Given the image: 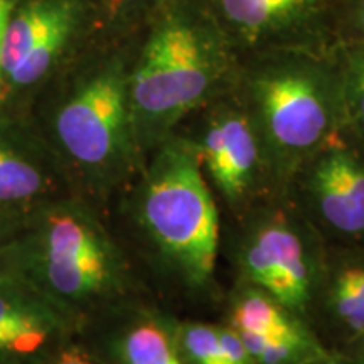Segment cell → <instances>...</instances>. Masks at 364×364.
<instances>
[{
  "label": "cell",
  "instance_id": "6da1fadb",
  "mask_svg": "<svg viewBox=\"0 0 364 364\" xmlns=\"http://www.w3.org/2000/svg\"><path fill=\"white\" fill-rule=\"evenodd\" d=\"M135 196V220L154 257L179 289H216L220 204L193 140L176 132L152 149Z\"/></svg>",
  "mask_w": 364,
  "mask_h": 364
},
{
  "label": "cell",
  "instance_id": "7a4b0ae2",
  "mask_svg": "<svg viewBox=\"0 0 364 364\" xmlns=\"http://www.w3.org/2000/svg\"><path fill=\"white\" fill-rule=\"evenodd\" d=\"M241 107L260 139L277 194L300 167L344 134L339 68L302 56L267 61L245 76Z\"/></svg>",
  "mask_w": 364,
  "mask_h": 364
},
{
  "label": "cell",
  "instance_id": "3957f363",
  "mask_svg": "<svg viewBox=\"0 0 364 364\" xmlns=\"http://www.w3.org/2000/svg\"><path fill=\"white\" fill-rule=\"evenodd\" d=\"M230 61L215 31L191 14L166 17L149 36L129 76L136 142L149 149L169 139L225 85Z\"/></svg>",
  "mask_w": 364,
  "mask_h": 364
},
{
  "label": "cell",
  "instance_id": "277c9868",
  "mask_svg": "<svg viewBox=\"0 0 364 364\" xmlns=\"http://www.w3.org/2000/svg\"><path fill=\"white\" fill-rule=\"evenodd\" d=\"M238 221L236 282L258 287L309 322L327 253L324 238L289 194L267 199Z\"/></svg>",
  "mask_w": 364,
  "mask_h": 364
},
{
  "label": "cell",
  "instance_id": "5b68a950",
  "mask_svg": "<svg viewBox=\"0 0 364 364\" xmlns=\"http://www.w3.org/2000/svg\"><path fill=\"white\" fill-rule=\"evenodd\" d=\"M39 268L54 297L86 307L122 294L125 263L115 245L90 213L75 204L46 216L39 243Z\"/></svg>",
  "mask_w": 364,
  "mask_h": 364
},
{
  "label": "cell",
  "instance_id": "8992f818",
  "mask_svg": "<svg viewBox=\"0 0 364 364\" xmlns=\"http://www.w3.org/2000/svg\"><path fill=\"white\" fill-rule=\"evenodd\" d=\"M56 134L71 161L93 177L112 179L129 167L136 136L122 68H105L75 90L58 112Z\"/></svg>",
  "mask_w": 364,
  "mask_h": 364
},
{
  "label": "cell",
  "instance_id": "52a82bcc",
  "mask_svg": "<svg viewBox=\"0 0 364 364\" xmlns=\"http://www.w3.org/2000/svg\"><path fill=\"white\" fill-rule=\"evenodd\" d=\"M188 136L198 149L218 203L230 209L236 220L279 196L260 139L240 102L213 107L198 134Z\"/></svg>",
  "mask_w": 364,
  "mask_h": 364
},
{
  "label": "cell",
  "instance_id": "ba28073f",
  "mask_svg": "<svg viewBox=\"0 0 364 364\" xmlns=\"http://www.w3.org/2000/svg\"><path fill=\"white\" fill-rule=\"evenodd\" d=\"M287 194L327 245L364 243V154L344 134L300 167Z\"/></svg>",
  "mask_w": 364,
  "mask_h": 364
},
{
  "label": "cell",
  "instance_id": "9c48e42d",
  "mask_svg": "<svg viewBox=\"0 0 364 364\" xmlns=\"http://www.w3.org/2000/svg\"><path fill=\"white\" fill-rule=\"evenodd\" d=\"M309 326L327 349L346 353L364 331V243L327 245Z\"/></svg>",
  "mask_w": 364,
  "mask_h": 364
},
{
  "label": "cell",
  "instance_id": "30bf717a",
  "mask_svg": "<svg viewBox=\"0 0 364 364\" xmlns=\"http://www.w3.org/2000/svg\"><path fill=\"white\" fill-rule=\"evenodd\" d=\"M225 324L240 334L282 336L309 329V322L258 287L236 282Z\"/></svg>",
  "mask_w": 364,
  "mask_h": 364
},
{
  "label": "cell",
  "instance_id": "8fae6325",
  "mask_svg": "<svg viewBox=\"0 0 364 364\" xmlns=\"http://www.w3.org/2000/svg\"><path fill=\"white\" fill-rule=\"evenodd\" d=\"M78 12L73 0H36L9 17L2 36L0 68L4 78H9L27 54L38 46L59 21Z\"/></svg>",
  "mask_w": 364,
  "mask_h": 364
},
{
  "label": "cell",
  "instance_id": "7c38bea8",
  "mask_svg": "<svg viewBox=\"0 0 364 364\" xmlns=\"http://www.w3.org/2000/svg\"><path fill=\"white\" fill-rule=\"evenodd\" d=\"M118 364H184L177 353L171 329V316L142 311L113 341Z\"/></svg>",
  "mask_w": 364,
  "mask_h": 364
},
{
  "label": "cell",
  "instance_id": "4fadbf2b",
  "mask_svg": "<svg viewBox=\"0 0 364 364\" xmlns=\"http://www.w3.org/2000/svg\"><path fill=\"white\" fill-rule=\"evenodd\" d=\"M59 327L53 311L0 292V354L29 356L43 349Z\"/></svg>",
  "mask_w": 364,
  "mask_h": 364
},
{
  "label": "cell",
  "instance_id": "5bb4252c",
  "mask_svg": "<svg viewBox=\"0 0 364 364\" xmlns=\"http://www.w3.org/2000/svg\"><path fill=\"white\" fill-rule=\"evenodd\" d=\"M216 4L236 34L257 43L302 19L314 0H216Z\"/></svg>",
  "mask_w": 364,
  "mask_h": 364
},
{
  "label": "cell",
  "instance_id": "9a60e30c",
  "mask_svg": "<svg viewBox=\"0 0 364 364\" xmlns=\"http://www.w3.org/2000/svg\"><path fill=\"white\" fill-rule=\"evenodd\" d=\"M240 336L253 364H306L331 351L312 327L294 334Z\"/></svg>",
  "mask_w": 364,
  "mask_h": 364
},
{
  "label": "cell",
  "instance_id": "2e32d148",
  "mask_svg": "<svg viewBox=\"0 0 364 364\" xmlns=\"http://www.w3.org/2000/svg\"><path fill=\"white\" fill-rule=\"evenodd\" d=\"M338 68L344 135L364 154V41L346 49Z\"/></svg>",
  "mask_w": 364,
  "mask_h": 364
},
{
  "label": "cell",
  "instance_id": "e0dca14e",
  "mask_svg": "<svg viewBox=\"0 0 364 364\" xmlns=\"http://www.w3.org/2000/svg\"><path fill=\"white\" fill-rule=\"evenodd\" d=\"M171 329L184 364H230L221 343V324L171 317Z\"/></svg>",
  "mask_w": 364,
  "mask_h": 364
},
{
  "label": "cell",
  "instance_id": "ac0fdd59",
  "mask_svg": "<svg viewBox=\"0 0 364 364\" xmlns=\"http://www.w3.org/2000/svg\"><path fill=\"white\" fill-rule=\"evenodd\" d=\"M76 22H78V12L71 14L59 21L56 26L39 41L38 46L27 54L24 61L17 66V70L9 76V81L16 86L34 85L36 81L51 70L54 61L63 53L68 41H70L73 31H75Z\"/></svg>",
  "mask_w": 364,
  "mask_h": 364
},
{
  "label": "cell",
  "instance_id": "d6986e66",
  "mask_svg": "<svg viewBox=\"0 0 364 364\" xmlns=\"http://www.w3.org/2000/svg\"><path fill=\"white\" fill-rule=\"evenodd\" d=\"M44 176L33 164L0 145V203H19L43 193Z\"/></svg>",
  "mask_w": 364,
  "mask_h": 364
},
{
  "label": "cell",
  "instance_id": "ffe728a7",
  "mask_svg": "<svg viewBox=\"0 0 364 364\" xmlns=\"http://www.w3.org/2000/svg\"><path fill=\"white\" fill-rule=\"evenodd\" d=\"M53 364H102L97 358L91 356V354L83 348L78 346H70V348L63 349L56 358V361Z\"/></svg>",
  "mask_w": 364,
  "mask_h": 364
},
{
  "label": "cell",
  "instance_id": "44dd1931",
  "mask_svg": "<svg viewBox=\"0 0 364 364\" xmlns=\"http://www.w3.org/2000/svg\"><path fill=\"white\" fill-rule=\"evenodd\" d=\"M306 364H364V361H359V359L348 356V354L329 351V353H326L324 356L312 359V361H309Z\"/></svg>",
  "mask_w": 364,
  "mask_h": 364
},
{
  "label": "cell",
  "instance_id": "7402d4cb",
  "mask_svg": "<svg viewBox=\"0 0 364 364\" xmlns=\"http://www.w3.org/2000/svg\"><path fill=\"white\" fill-rule=\"evenodd\" d=\"M9 12H11V6H9V0H0V49H2V36L6 24L9 21ZM2 68H0V90H2ZM2 95V93H0Z\"/></svg>",
  "mask_w": 364,
  "mask_h": 364
},
{
  "label": "cell",
  "instance_id": "603a6c76",
  "mask_svg": "<svg viewBox=\"0 0 364 364\" xmlns=\"http://www.w3.org/2000/svg\"><path fill=\"white\" fill-rule=\"evenodd\" d=\"M343 354H348V356L356 358L359 361H364V331L361 332V336H359V338L349 346L348 351Z\"/></svg>",
  "mask_w": 364,
  "mask_h": 364
},
{
  "label": "cell",
  "instance_id": "cb8c5ba5",
  "mask_svg": "<svg viewBox=\"0 0 364 364\" xmlns=\"http://www.w3.org/2000/svg\"><path fill=\"white\" fill-rule=\"evenodd\" d=\"M356 26L358 33L361 34V41H364V0H358L356 4Z\"/></svg>",
  "mask_w": 364,
  "mask_h": 364
}]
</instances>
